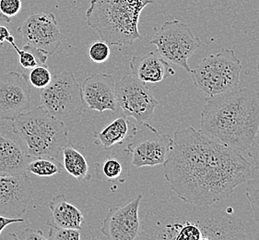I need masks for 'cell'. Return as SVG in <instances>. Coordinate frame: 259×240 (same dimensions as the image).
<instances>
[{"instance_id": "obj_1", "label": "cell", "mask_w": 259, "mask_h": 240, "mask_svg": "<svg viewBox=\"0 0 259 240\" xmlns=\"http://www.w3.org/2000/svg\"><path fill=\"white\" fill-rule=\"evenodd\" d=\"M253 169L241 152L190 126L174 132L163 163L164 178L177 197L204 206L228 198Z\"/></svg>"}, {"instance_id": "obj_2", "label": "cell", "mask_w": 259, "mask_h": 240, "mask_svg": "<svg viewBox=\"0 0 259 240\" xmlns=\"http://www.w3.org/2000/svg\"><path fill=\"white\" fill-rule=\"evenodd\" d=\"M243 221L232 212L170 197L150 204L137 239H246Z\"/></svg>"}, {"instance_id": "obj_3", "label": "cell", "mask_w": 259, "mask_h": 240, "mask_svg": "<svg viewBox=\"0 0 259 240\" xmlns=\"http://www.w3.org/2000/svg\"><path fill=\"white\" fill-rule=\"evenodd\" d=\"M259 127V93L235 87L206 98L200 131L234 150L248 151Z\"/></svg>"}, {"instance_id": "obj_4", "label": "cell", "mask_w": 259, "mask_h": 240, "mask_svg": "<svg viewBox=\"0 0 259 240\" xmlns=\"http://www.w3.org/2000/svg\"><path fill=\"white\" fill-rule=\"evenodd\" d=\"M153 0H91L86 22L109 46H130L142 38L140 14Z\"/></svg>"}, {"instance_id": "obj_5", "label": "cell", "mask_w": 259, "mask_h": 240, "mask_svg": "<svg viewBox=\"0 0 259 240\" xmlns=\"http://www.w3.org/2000/svg\"><path fill=\"white\" fill-rule=\"evenodd\" d=\"M12 122V131L31 158L49 157L62 163L63 150L69 144L68 127L42 106L22 113Z\"/></svg>"}, {"instance_id": "obj_6", "label": "cell", "mask_w": 259, "mask_h": 240, "mask_svg": "<svg viewBox=\"0 0 259 240\" xmlns=\"http://www.w3.org/2000/svg\"><path fill=\"white\" fill-rule=\"evenodd\" d=\"M242 64L233 49L211 54L192 69V82L207 97L226 93L240 83Z\"/></svg>"}, {"instance_id": "obj_7", "label": "cell", "mask_w": 259, "mask_h": 240, "mask_svg": "<svg viewBox=\"0 0 259 240\" xmlns=\"http://www.w3.org/2000/svg\"><path fill=\"white\" fill-rule=\"evenodd\" d=\"M41 106L63 123H78L82 115L81 85L71 71L65 70L53 77L41 91Z\"/></svg>"}, {"instance_id": "obj_8", "label": "cell", "mask_w": 259, "mask_h": 240, "mask_svg": "<svg viewBox=\"0 0 259 240\" xmlns=\"http://www.w3.org/2000/svg\"><path fill=\"white\" fill-rule=\"evenodd\" d=\"M149 44L157 47V52L167 62L181 67L188 73L192 70L188 59L201 47L200 39L179 20L165 21L160 29L155 30Z\"/></svg>"}, {"instance_id": "obj_9", "label": "cell", "mask_w": 259, "mask_h": 240, "mask_svg": "<svg viewBox=\"0 0 259 240\" xmlns=\"http://www.w3.org/2000/svg\"><path fill=\"white\" fill-rule=\"evenodd\" d=\"M117 106L123 115L141 123L148 122L154 115L159 101L147 84L133 75H125L114 86Z\"/></svg>"}, {"instance_id": "obj_10", "label": "cell", "mask_w": 259, "mask_h": 240, "mask_svg": "<svg viewBox=\"0 0 259 240\" xmlns=\"http://www.w3.org/2000/svg\"><path fill=\"white\" fill-rule=\"evenodd\" d=\"M172 137L161 134L148 122L141 123L130 140L125 151L131 154L133 167H156L163 165L170 151Z\"/></svg>"}, {"instance_id": "obj_11", "label": "cell", "mask_w": 259, "mask_h": 240, "mask_svg": "<svg viewBox=\"0 0 259 240\" xmlns=\"http://www.w3.org/2000/svg\"><path fill=\"white\" fill-rule=\"evenodd\" d=\"M22 42L45 53L48 57L57 52L63 41L54 13L31 14L17 29Z\"/></svg>"}, {"instance_id": "obj_12", "label": "cell", "mask_w": 259, "mask_h": 240, "mask_svg": "<svg viewBox=\"0 0 259 240\" xmlns=\"http://www.w3.org/2000/svg\"><path fill=\"white\" fill-rule=\"evenodd\" d=\"M32 105L31 85L25 74H0V119L13 121Z\"/></svg>"}, {"instance_id": "obj_13", "label": "cell", "mask_w": 259, "mask_h": 240, "mask_svg": "<svg viewBox=\"0 0 259 240\" xmlns=\"http://www.w3.org/2000/svg\"><path fill=\"white\" fill-rule=\"evenodd\" d=\"M142 195L108 211L102 222L101 232L111 240H135L140 231V205Z\"/></svg>"}, {"instance_id": "obj_14", "label": "cell", "mask_w": 259, "mask_h": 240, "mask_svg": "<svg viewBox=\"0 0 259 240\" xmlns=\"http://www.w3.org/2000/svg\"><path fill=\"white\" fill-rule=\"evenodd\" d=\"M33 188L28 175L11 176L0 174V214L21 217L31 204Z\"/></svg>"}, {"instance_id": "obj_15", "label": "cell", "mask_w": 259, "mask_h": 240, "mask_svg": "<svg viewBox=\"0 0 259 240\" xmlns=\"http://www.w3.org/2000/svg\"><path fill=\"white\" fill-rule=\"evenodd\" d=\"M114 77L111 74L95 73L84 79L81 94L84 105L103 113L117 108Z\"/></svg>"}, {"instance_id": "obj_16", "label": "cell", "mask_w": 259, "mask_h": 240, "mask_svg": "<svg viewBox=\"0 0 259 240\" xmlns=\"http://www.w3.org/2000/svg\"><path fill=\"white\" fill-rule=\"evenodd\" d=\"M130 67L132 75L145 84L161 83L175 71L158 52H150L131 58Z\"/></svg>"}, {"instance_id": "obj_17", "label": "cell", "mask_w": 259, "mask_h": 240, "mask_svg": "<svg viewBox=\"0 0 259 240\" xmlns=\"http://www.w3.org/2000/svg\"><path fill=\"white\" fill-rule=\"evenodd\" d=\"M31 159L20 143L0 134V174L27 175V167Z\"/></svg>"}, {"instance_id": "obj_18", "label": "cell", "mask_w": 259, "mask_h": 240, "mask_svg": "<svg viewBox=\"0 0 259 240\" xmlns=\"http://www.w3.org/2000/svg\"><path fill=\"white\" fill-rule=\"evenodd\" d=\"M51 210L52 219L47 222V225H53L71 229L80 230L82 228L84 216L80 210L70 204L65 197L60 194L52 198L48 205Z\"/></svg>"}, {"instance_id": "obj_19", "label": "cell", "mask_w": 259, "mask_h": 240, "mask_svg": "<svg viewBox=\"0 0 259 240\" xmlns=\"http://www.w3.org/2000/svg\"><path fill=\"white\" fill-rule=\"evenodd\" d=\"M137 129L135 124L131 123L126 115H122L97 133L95 138L98 139L103 149L108 150L116 144L130 141Z\"/></svg>"}, {"instance_id": "obj_20", "label": "cell", "mask_w": 259, "mask_h": 240, "mask_svg": "<svg viewBox=\"0 0 259 240\" xmlns=\"http://www.w3.org/2000/svg\"><path fill=\"white\" fill-rule=\"evenodd\" d=\"M62 165L65 170L79 182L89 178V165L86 158L69 144L63 150Z\"/></svg>"}, {"instance_id": "obj_21", "label": "cell", "mask_w": 259, "mask_h": 240, "mask_svg": "<svg viewBox=\"0 0 259 240\" xmlns=\"http://www.w3.org/2000/svg\"><path fill=\"white\" fill-rule=\"evenodd\" d=\"M10 45L18 54L19 64L21 65V68L31 69L40 65H47L48 56L36 48L29 45H24L22 48H19L14 41H11Z\"/></svg>"}, {"instance_id": "obj_22", "label": "cell", "mask_w": 259, "mask_h": 240, "mask_svg": "<svg viewBox=\"0 0 259 240\" xmlns=\"http://www.w3.org/2000/svg\"><path fill=\"white\" fill-rule=\"evenodd\" d=\"M62 163L49 157H34L28 164L27 172L38 177H52L63 170Z\"/></svg>"}, {"instance_id": "obj_23", "label": "cell", "mask_w": 259, "mask_h": 240, "mask_svg": "<svg viewBox=\"0 0 259 240\" xmlns=\"http://www.w3.org/2000/svg\"><path fill=\"white\" fill-rule=\"evenodd\" d=\"M52 74L47 65H40L31 68L28 79L32 87L38 89L46 88L52 81Z\"/></svg>"}, {"instance_id": "obj_24", "label": "cell", "mask_w": 259, "mask_h": 240, "mask_svg": "<svg viewBox=\"0 0 259 240\" xmlns=\"http://www.w3.org/2000/svg\"><path fill=\"white\" fill-rule=\"evenodd\" d=\"M246 198L253 210L254 221L259 224V178L247 180Z\"/></svg>"}, {"instance_id": "obj_25", "label": "cell", "mask_w": 259, "mask_h": 240, "mask_svg": "<svg viewBox=\"0 0 259 240\" xmlns=\"http://www.w3.org/2000/svg\"><path fill=\"white\" fill-rule=\"evenodd\" d=\"M89 57L93 62L97 64L107 61L110 57L109 45L104 41L93 43L89 49Z\"/></svg>"}, {"instance_id": "obj_26", "label": "cell", "mask_w": 259, "mask_h": 240, "mask_svg": "<svg viewBox=\"0 0 259 240\" xmlns=\"http://www.w3.org/2000/svg\"><path fill=\"white\" fill-rule=\"evenodd\" d=\"M49 225V233L47 238L51 240H79L81 235L79 230L63 228L56 225Z\"/></svg>"}, {"instance_id": "obj_27", "label": "cell", "mask_w": 259, "mask_h": 240, "mask_svg": "<svg viewBox=\"0 0 259 240\" xmlns=\"http://www.w3.org/2000/svg\"><path fill=\"white\" fill-rule=\"evenodd\" d=\"M102 173L105 178L110 180H115L122 176L123 166L116 158L108 157L103 162Z\"/></svg>"}, {"instance_id": "obj_28", "label": "cell", "mask_w": 259, "mask_h": 240, "mask_svg": "<svg viewBox=\"0 0 259 240\" xmlns=\"http://www.w3.org/2000/svg\"><path fill=\"white\" fill-rule=\"evenodd\" d=\"M11 19L3 15L0 12V49L6 48V44H10L11 41H14L15 38L11 35V31L8 29L7 25L11 22Z\"/></svg>"}, {"instance_id": "obj_29", "label": "cell", "mask_w": 259, "mask_h": 240, "mask_svg": "<svg viewBox=\"0 0 259 240\" xmlns=\"http://www.w3.org/2000/svg\"><path fill=\"white\" fill-rule=\"evenodd\" d=\"M21 7V0H0V12L11 19L20 13Z\"/></svg>"}, {"instance_id": "obj_30", "label": "cell", "mask_w": 259, "mask_h": 240, "mask_svg": "<svg viewBox=\"0 0 259 240\" xmlns=\"http://www.w3.org/2000/svg\"><path fill=\"white\" fill-rule=\"evenodd\" d=\"M248 155L251 159L252 166L259 172V127L254 136V141L248 149Z\"/></svg>"}, {"instance_id": "obj_31", "label": "cell", "mask_w": 259, "mask_h": 240, "mask_svg": "<svg viewBox=\"0 0 259 240\" xmlns=\"http://www.w3.org/2000/svg\"><path fill=\"white\" fill-rule=\"evenodd\" d=\"M17 239L23 240H46L47 236L44 235L41 230H33L31 228H26L21 232L19 235H13Z\"/></svg>"}, {"instance_id": "obj_32", "label": "cell", "mask_w": 259, "mask_h": 240, "mask_svg": "<svg viewBox=\"0 0 259 240\" xmlns=\"http://www.w3.org/2000/svg\"><path fill=\"white\" fill-rule=\"evenodd\" d=\"M24 219L21 217H7L4 215L0 214V235L2 234L3 230L5 229L8 225L11 224H18V223H23Z\"/></svg>"}, {"instance_id": "obj_33", "label": "cell", "mask_w": 259, "mask_h": 240, "mask_svg": "<svg viewBox=\"0 0 259 240\" xmlns=\"http://www.w3.org/2000/svg\"><path fill=\"white\" fill-rule=\"evenodd\" d=\"M256 68H257V75H258L259 78V56L258 58H257V64H256Z\"/></svg>"}]
</instances>
